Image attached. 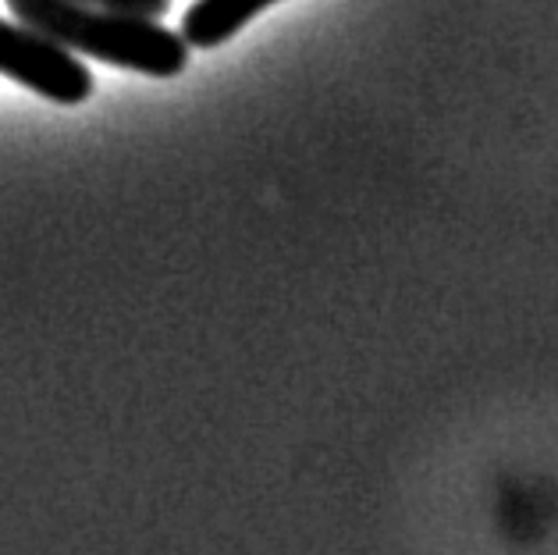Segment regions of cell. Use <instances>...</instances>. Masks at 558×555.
I'll return each mask as SVG.
<instances>
[{
  "label": "cell",
  "instance_id": "3957f363",
  "mask_svg": "<svg viewBox=\"0 0 558 555\" xmlns=\"http://www.w3.org/2000/svg\"><path fill=\"white\" fill-rule=\"evenodd\" d=\"M278 0H193L182 15V39L193 50L221 47Z\"/></svg>",
  "mask_w": 558,
  "mask_h": 555
},
{
  "label": "cell",
  "instance_id": "7a4b0ae2",
  "mask_svg": "<svg viewBox=\"0 0 558 555\" xmlns=\"http://www.w3.org/2000/svg\"><path fill=\"white\" fill-rule=\"evenodd\" d=\"M0 75L15 79L36 97L53 104H86L93 93V72L72 50L25 22L0 19Z\"/></svg>",
  "mask_w": 558,
  "mask_h": 555
},
{
  "label": "cell",
  "instance_id": "6da1fadb",
  "mask_svg": "<svg viewBox=\"0 0 558 555\" xmlns=\"http://www.w3.org/2000/svg\"><path fill=\"white\" fill-rule=\"evenodd\" d=\"M8 8L19 22L93 61L154 79H174L189 64V44L182 33L168 29L157 19L114 15L83 0H8Z\"/></svg>",
  "mask_w": 558,
  "mask_h": 555
},
{
  "label": "cell",
  "instance_id": "277c9868",
  "mask_svg": "<svg viewBox=\"0 0 558 555\" xmlns=\"http://www.w3.org/2000/svg\"><path fill=\"white\" fill-rule=\"evenodd\" d=\"M83 4L114 11V15H135V19H165L171 0H83Z\"/></svg>",
  "mask_w": 558,
  "mask_h": 555
}]
</instances>
